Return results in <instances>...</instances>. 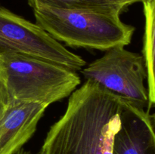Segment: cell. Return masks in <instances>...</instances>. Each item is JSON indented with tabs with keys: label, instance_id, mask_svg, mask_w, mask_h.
<instances>
[{
	"label": "cell",
	"instance_id": "6da1fadb",
	"mask_svg": "<svg viewBox=\"0 0 155 154\" xmlns=\"http://www.w3.org/2000/svg\"><path fill=\"white\" fill-rule=\"evenodd\" d=\"M124 98L86 79L47 133L40 154H112Z\"/></svg>",
	"mask_w": 155,
	"mask_h": 154
},
{
	"label": "cell",
	"instance_id": "7a4b0ae2",
	"mask_svg": "<svg viewBox=\"0 0 155 154\" xmlns=\"http://www.w3.org/2000/svg\"><path fill=\"white\" fill-rule=\"evenodd\" d=\"M36 24L58 42L78 48L107 51L131 42L135 28L120 14L93 10H70L36 5Z\"/></svg>",
	"mask_w": 155,
	"mask_h": 154
},
{
	"label": "cell",
	"instance_id": "3957f363",
	"mask_svg": "<svg viewBox=\"0 0 155 154\" xmlns=\"http://www.w3.org/2000/svg\"><path fill=\"white\" fill-rule=\"evenodd\" d=\"M0 66L12 102L49 106L70 96L81 82L75 71L18 53L0 55Z\"/></svg>",
	"mask_w": 155,
	"mask_h": 154
},
{
	"label": "cell",
	"instance_id": "277c9868",
	"mask_svg": "<svg viewBox=\"0 0 155 154\" xmlns=\"http://www.w3.org/2000/svg\"><path fill=\"white\" fill-rule=\"evenodd\" d=\"M8 53L43 59L75 72L86 65L83 57L69 51L38 24L0 5V55Z\"/></svg>",
	"mask_w": 155,
	"mask_h": 154
},
{
	"label": "cell",
	"instance_id": "5b68a950",
	"mask_svg": "<svg viewBox=\"0 0 155 154\" xmlns=\"http://www.w3.org/2000/svg\"><path fill=\"white\" fill-rule=\"evenodd\" d=\"M86 79L95 82L124 99L144 107L148 104V78L143 55L124 46L105 51L104 55L81 69Z\"/></svg>",
	"mask_w": 155,
	"mask_h": 154
},
{
	"label": "cell",
	"instance_id": "8992f818",
	"mask_svg": "<svg viewBox=\"0 0 155 154\" xmlns=\"http://www.w3.org/2000/svg\"><path fill=\"white\" fill-rule=\"evenodd\" d=\"M112 154H155V134L144 107L124 99L120 126L114 139Z\"/></svg>",
	"mask_w": 155,
	"mask_h": 154
},
{
	"label": "cell",
	"instance_id": "52a82bcc",
	"mask_svg": "<svg viewBox=\"0 0 155 154\" xmlns=\"http://www.w3.org/2000/svg\"><path fill=\"white\" fill-rule=\"evenodd\" d=\"M48 104L12 101L0 120V154H15L33 137Z\"/></svg>",
	"mask_w": 155,
	"mask_h": 154
},
{
	"label": "cell",
	"instance_id": "ba28073f",
	"mask_svg": "<svg viewBox=\"0 0 155 154\" xmlns=\"http://www.w3.org/2000/svg\"><path fill=\"white\" fill-rule=\"evenodd\" d=\"M145 25L143 57L148 73L149 106L155 104V0H142Z\"/></svg>",
	"mask_w": 155,
	"mask_h": 154
},
{
	"label": "cell",
	"instance_id": "9c48e42d",
	"mask_svg": "<svg viewBox=\"0 0 155 154\" xmlns=\"http://www.w3.org/2000/svg\"><path fill=\"white\" fill-rule=\"evenodd\" d=\"M30 7L44 5L70 10H93L120 14L131 3L127 0H27Z\"/></svg>",
	"mask_w": 155,
	"mask_h": 154
},
{
	"label": "cell",
	"instance_id": "30bf717a",
	"mask_svg": "<svg viewBox=\"0 0 155 154\" xmlns=\"http://www.w3.org/2000/svg\"><path fill=\"white\" fill-rule=\"evenodd\" d=\"M11 104H12V99L8 90L2 69L0 66V120L2 119L3 116L7 111Z\"/></svg>",
	"mask_w": 155,
	"mask_h": 154
},
{
	"label": "cell",
	"instance_id": "8fae6325",
	"mask_svg": "<svg viewBox=\"0 0 155 154\" xmlns=\"http://www.w3.org/2000/svg\"><path fill=\"white\" fill-rule=\"evenodd\" d=\"M150 120H151V126H152L153 131L155 134V114L150 115Z\"/></svg>",
	"mask_w": 155,
	"mask_h": 154
},
{
	"label": "cell",
	"instance_id": "7c38bea8",
	"mask_svg": "<svg viewBox=\"0 0 155 154\" xmlns=\"http://www.w3.org/2000/svg\"><path fill=\"white\" fill-rule=\"evenodd\" d=\"M15 154H40V153H39V152H38V153H33V152H31L30 151H27L26 150V149L21 148V149H20V150H18Z\"/></svg>",
	"mask_w": 155,
	"mask_h": 154
},
{
	"label": "cell",
	"instance_id": "4fadbf2b",
	"mask_svg": "<svg viewBox=\"0 0 155 154\" xmlns=\"http://www.w3.org/2000/svg\"><path fill=\"white\" fill-rule=\"evenodd\" d=\"M127 1H128L129 2L131 3V5H133L136 2H142V0H127Z\"/></svg>",
	"mask_w": 155,
	"mask_h": 154
}]
</instances>
